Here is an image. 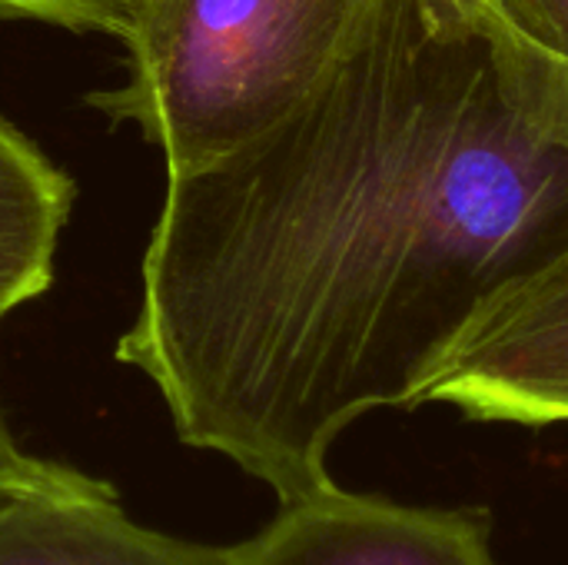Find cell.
<instances>
[{
  "mask_svg": "<svg viewBox=\"0 0 568 565\" xmlns=\"http://www.w3.org/2000/svg\"><path fill=\"white\" fill-rule=\"evenodd\" d=\"M568 246V147L509 100L466 0H359L323 77L263 133L170 176L116 360L180 443L280 503L329 450L416 410L433 360Z\"/></svg>",
  "mask_w": 568,
  "mask_h": 565,
  "instance_id": "obj_1",
  "label": "cell"
},
{
  "mask_svg": "<svg viewBox=\"0 0 568 565\" xmlns=\"http://www.w3.org/2000/svg\"><path fill=\"white\" fill-rule=\"evenodd\" d=\"M359 0H150L130 37V73L90 93L166 157L200 170L273 127L329 67Z\"/></svg>",
  "mask_w": 568,
  "mask_h": 565,
  "instance_id": "obj_2",
  "label": "cell"
},
{
  "mask_svg": "<svg viewBox=\"0 0 568 565\" xmlns=\"http://www.w3.org/2000/svg\"><path fill=\"white\" fill-rule=\"evenodd\" d=\"M426 403L479 423L568 426V246L463 323L419 383Z\"/></svg>",
  "mask_w": 568,
  "mask_h": 565,
  "instance_id": "obj_3",
  "label": "cell"
},
{
  "mask_svg": "<svg viewBox=\"0 0 568 565\" xmlns=\"http://www.w3.org/2000/svg\"><path fill=\"white\" fill-rule=\"evenodd\" d=\"M226 565H499L493 516L459 506H406L336 483L280 503Z\"/></svg>",
  "mask_w": 568,
  "mask_h": 565,
  "instance_id": "obj_4",
  "label": "cell"
},
{
  "mask_svg": "<svg viewBox=\"0 0 568 565\" xmlns=\"http://www.w3.org/2000/svg\"><path fill=\"white\" fill-rule=\"evenodd\" d=\"M0 565H226V546L140 526L106 480L83 473L0 503Z\"/></svg>",
  "mask_w": 568,
  "mask_h": 565,
  "instance_id": "obj_5",
  "label": "cell"
},
{
  "mask_svg": "<svg viewBox=\"0 0 568 565\" xmlns=\"http://www.w3.org/2000/svg\"><path fill=\"white\" fill-rule=\"evenodd\" d=\"M73 180L0 117V326L53 283Z\"/></svg>",
  "mask_w": 568,
  "mask_h": 565,
  "instance_id": "obj_6",
  "label": "cell"
},
{
  "mask_svg": "<svg viewBox=\"0 0 568 565\" xmlns=\"http://www.w3.org/2000/svg\"><path fill=\"white\" fill-rule=\"evenodd\" d=\"M466 7L516 110L568 147V0H466Z\"/></svg>",
  "mask_w": 568,
  "mask_h": 565,
  "instance_id": "obj_7",
  "label": "cell"
},
{
  "mask_svg": "<svg viewBox=\"0 0 568 565\" xmlns=\"http://www.w3.org/2000/svg\"><path fill=\"white\" fill-rule=\"evenodd\" d=\"M150 0H0V17H33L126 40Z\"/></svg>",
  "mask_w": 568,
  "mask_h": 565,
  "instance_id": "obj_8",
  "label": "cell"
},
{
  "mask_svg": "<svg viewBox=\"0 0 568 565\" xmlns=\"http://www.w3.org/2000/svg\"><path fill=\"white\" fill-rule=\"evenodd\" d=\"M83 473L63 463H50L40 456H30L27 450H20V443L13 440V433L7 430L3 416H0V503L23 496V493H37V490H53V486H67L73 480H80Z\"/></svg>",
  "mask_w": 568,
  "mask_h": 565,
  "instance_id": "obj_9",
  "label": "cell"
}]
</instances>
